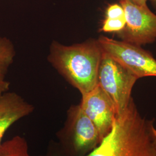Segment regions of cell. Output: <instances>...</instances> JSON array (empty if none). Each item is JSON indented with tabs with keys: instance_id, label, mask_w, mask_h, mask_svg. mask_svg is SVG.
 I'll use <instances>...</instances> for the list:
<instances>
[{
	"instance_id": "cell-1",
	"label": "cell",
	"mask_w": 156,
	"mask_h": 156,
	"mask_svg": "<svg viewBox=\"0 0 156 156\" xmlns=\"http://www.w3.org/2000/svg\"><path fill=\"white\" fill-rule=\"evenodd\" d=\"M154 126V120L142 117L131 98L117 115L110 133L86 156H156Z\"/></svg>"
},
{
	"instance_id": "cell-2",
	"label": "cell",
	"mask_w": 156,
	"mask_h": 156,
	"mask_svg": "<svg viewBox=\"0 0 156 156\" xmlns=\"http://www.w3.org/2000/svg\"><path fill=\"white\" fill-rule=\"evenodd\" d=\"M103 51L98 40L64 45L53 41L48 60L69 83L81 95L98 85V76Z\"/></svg>"
},
{
	"instance_id": "cell-3",
	"label": "cell",
	"mask_w": 156,
	"mask_h": 156,
	"mask_svg": "<svg viewBox=\"0 0 156 156\" xmlns=\"http://www.w3.org/2000/svg\"><path fill=\"white\" fill-rule=\"evenodd\" d=\"M62 156H86L100 144L99 133L79 105L67 111L63 127L57 133Z\"/></svg>"
},
{
	"instance_id": "cell-4",
	"label": "cell",
	"mask_w": 156,
	"mask_h": 156,
	"mask_svg": "<svg viewBox=\"0 0 156 156\" xmlns=\"http://www.w3.org/2000/svg\"><path fill=\"white\" fill-rule=\"evenodd\" d=\"M138 79L128 68L103 52L98 84L114 102L117 115L122 113L128 106L132 98V90Z\"/></svg>"
},
{
	"instance_id": "cell-5",
	"label": "cell",
	"mask_w": 156,
	"mask_h": 156,
	"mask_svg": "<svg viewBox=\"0 0 156 156\" xmlns=\"http://www.w3.org/2000/svg\"><path fill=\"white\" fill-rule=\"evenodd\" d=\"M98 40L104 53L128 68L138 78L156 76V60L140 46L101 36Z\"/></svg>"
},
{
	"instance_id": "cell-6",
	"label": "cell",
	"mask_w": 156,
	"mask_h": 156,
	"mask_svg": "<svg viewBox=\"0 0 156 156\" xmlns=\"http://www.w3.org/2000/svg\"><path fill=\"white\" fill-rule=\"evenodd\" d=\"M125 12L126 24L118 33L123 41L140 46L156 39V15L148 6L134 4L127 0H119Z\"/></svg>"
},
{
	"instance_id": "cell-7",
	"label": "cell",
	"mask_w": 156,
	"mask_h": 156,
	"mask_svg": "<svg viewBox=\"0 0 156 156\" xmlns=\"http://www.w3.org/2000/svg\"><path fill=\"white\" fill-rule=\"evenodd\" d=\"M79 105L94 123L102 140L111 131L117 117V110L114 102L98 84L91 91L82 95Z\"/></svg>"
},
{
	"instance_id": "cell-8",
	"label": "cell",
	"mask_w": 156,
	"mask_h": 156,
	"mask_svg": "<svg viewBox=\"0 0 156 156\" xmlns=\"http://www.w3.org/2000/svg\"><path fill=\"white\" fill-rule=\"evenodd\" d=\"M34 109L33 105L16 93L7 91L0 96V145L9 128Z\"/></svg>"
},
{
	"instance_id": "cell-9",
	"label": "cell",
	"mask_w": 156,
	"mask_h": 156,
	"mask_svg": "<svg viewBox=\"0 0 156 156\" xmlns=\"http://www.w3.org/2000/svg\"><path fill=\"white\" fill-rule=\"evenodd\" d=\"M0 156H31L25 138L17 135L0 145Z\"/></svg>"
},
{
	"instance_id": "cell-10",
	"label": "cell",
	"mask_w": 156,
	"mask_h": 156,
	"mask_svg": "<svg viewBox=\"0 0 156 156\" xmlns=\"http://www.w3.org/2000/svg\"><path fill=\"white\" fill-rule=\"evenodd\" d=\"M16 55L11 40L0 37V75L5 76Z\"/></svg>"
},
{
	"instance_id": "cell-11",
	"label": "cell",
	"mask_w": 156,
	"mask_h": 156,
	"mask_svg": "<svg viewBox=\"0 0 156 156\" xmlns=\"http://www.w3.org/2000/svg\"><path fill=\"white\" fill-rule=\"evenodd\" d=\"M126 24L125 18L109 19L105 18L102 22L101 31L105 33H119Z\"/></svg>"
},
{
	"instance_id": "cell-12",
	"label": "cell",
	"mask_w": 156,
	"mask_h": 156,
	"mask_svg": "<svg viewBox=\"0 0 156 156\" xmlns=\"http://www.w3.org/2000/svg\"><path fill=\"white\" fill-rule=\"evenodd\" d=\"M10 83L5 79V76L0 75V96L9 89Z\"/></svg>"
},
{
	"instance_id": "cell-13",
	"label": "cell",
	"mask_w": 156,
	"mask_h": 156,
	"mask_svg": "<svg viewBox=\"0 0 156 156\" xmlns=\"http://www.w3.org/2000/svg\"><path fill=\"white\" fill-rule=\"evenodd\" d=\"M48 156H62L60 151L59 150L58 147H56L55 146L50 147L49 151L48 152Z\"/></svg>"
},
{
	"instance_id": "cell-14",
	"label": "cell",
	"mask_w": 156,
	"mask_h": 156,
	"mask_svg": "<svg viewBox=\"0 0 156 156\" xmlns=\"http://www.w3.org/2000/svg\"><path fill=\"white\" fill-rule=\"evenodd\" d=\"M130 2L142 6H146L147 5V0H127Z\"/></svg>"
},
{
	"instance_id": "cell-15",
	"label": "cell",
	"mask_w": 156,
	"mask_h": 156,
	"mask_svg": "<svg viewBox=\"0 0 156 156\" xmlns=\"http://www.w3.org/2000/svg\"><path fill=\"white\" fill-rule=\"evenodd\" d=\"M152 133H153L154 143V145L156 147V128L154 127V126L152 128Z\"/></svg>"
},
{
	"instance_id": "cell-16",
	"label": "cell",
	"mask_w": 156,
	"mask_h": 156,
	"mask_svg": "<svg viewBox=\"0 0 156 156\" xmlns=\"http://www.w3.org/2000/svg\"><path fill=\"white\" fill-rule=\"evenodd\" d=\"M150 1H151V3L153 4V5L156 8V0H150Z\"/></svg>"
},
{
	"instance_id": "cell-17",
	"label": "cell",
	"mask_w": 156,
	"mask_h": 156,
	"mask_svg": "<svg viewBox=\"0 0 156 156\" xmlns=\"http://www.w3.org/2000/svg\"><path fill=\"white\" fill-rule=\"evenodd\" d=\"M47 156V155H46V156Z\"/></svg>"
}]
</instances>
